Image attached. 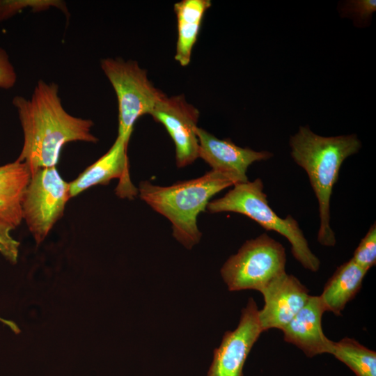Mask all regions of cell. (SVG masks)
Masks as SVG:
<instances>
[{
    "label": "cell",
    "mask_w": 376,
    "mask_h": 376,
    "mask_svg": "<svg viewBox=\"0 0 376 376\" xmlns=\"http://www.w3.org/2000/svg\"><path fill=\"white\" fill-rule=\"evenodd\" d=\"M376 10L375 0L349 1L341 9V13L345 16L352 17L357 24L367 23L370 19L372 14Z\"/></svg>",
    "instance_id": "obj_20"
},
{
    "label": "cell",
    "mask_w": 376,
    "mask_h": 376,
    "mask_svg": "<svg viewBox=\"0 0 376 376\" xmlns=\"http://www.w3.org/2000/svg\"><path fill=\"white\" fill-rule=\"evenodd\" d=\"M31 178V171L24 162L16 160L0 166L1 222L13 228L20 224L22 200Z\"/></svg>",
    "instance_id": "obj_14"
},
{
    "label": "cell",
    "mask_w": 376,
    "mask_h": 376,
    "mask_svg": "<svg viewBox=\"0 0 376 376\" xmlns=\"http://www.w3.org/2000/svg\"><path fill=\"white\" fill-rule=\"evenodd\" d=\"M196 134L198 157L208 164L212 170L229 177L235 185L249 181L246 172L251 164L267 160L273 156L268 151H255L237 146L229 139H219L198 126Z\"/></svg>",
    "instance_id": "obj_10"
},
{
    "label": "cell",
    "mask_w": 376,
    "mask_h": 376,
    "mask_svg": "<svg viewBox=\"0 0 376 376\" xmlns=\"http://www.w3.org/2000/svg\"><path fill=\"white\" fill-rule=\"evenodd\" d=\"M16 108L24 134L17 161L29 166L31 175L38 170L55 167L63 146L81 141L96 143L91 133L93 123L68 113L62 105L56 84L40 80L31 97L15 96Z\"/></svg>",
    "instance_id": "obj_1"
},
{
    "label": "cell",
    "mask_w": 376,
    "mask_h": 376,
    "mask_svg": "<svg viewBox=\"0 0 376 376\" xmlns=\"http://www.w3.org/2000/svg\"><path fill=\"white\" fill-rule=\"evenodd\" d=\"M211 4L210 0H182L174 4L178 24L175 59L182 66L190 62L202 20Z\"/></svg>",
    "instance_id": "obj_16"
},
{
    "label": "cell",
    "mask_w": 376,
    "mask_h": 376,
    "mask_svg": "<svg viewBox=\"0 0 376 376\" xmlns=\"http://www.w3.org/2000/svg\"><path fill=\"white\" fill-rule=\"evenodd\" d=\"M70 186L55 167L38 170L31 175L25 190L22 218L37 243L46 237L54 224L63 216L70 199Z\"/></svg>",
    "instance_id": "obj_7"
},
{
    "label": "cell",
    "mask_w": 376,
    "mask_h": 376,
    "mask_svg": "<svg viewBox=\"0 0 376 376\" xmlns=\"http://www.w3.org/2000/svg\"><path fill=\"white\" fill-rule=\"evenodd\" d=\"M352 259L361 267L368 271L376 263V225L374 223L361 239Z\"/></svg>",
    "instance_id": "obj_19"
},
{
    "label": "cell",
    "mask_w": 376,
    "mask_h": 376,
    "mask_svg": "<svg viewBox=\"0 0 376 376\" xmlns=\"http://www.w3.org/2000/svg\"><path fill=\"white\" fill-rule=\"evenodd\" d=\"M326 312L320 296L310 295L305 305L281 330L285 341L299 348L308 357L331 354L334 342L322 328V318Z\"/></svg>",
    "instance_id": "obj_13"
},
{
    "label": "cell",
    "mask_w": 376,
    "mask_h": 376,
    "mask_svg": "<svg viewBox=\"0 0 376 376\" xmlns=\"http://www.w3.org/2000/svg\"><path fill=\"white\" fill-rule=\"evenodd\" d=\"M221 198L210 201L207 209L211 213L232 212L245 215L267 230L284 236L291 244L294 258L306 269L317 272L319 258L311 251L298 222L288 214L280 217L269 206L260 178L233 185Z\"/></svg>",
    "instance_id": "obj_4"
},
{
    "label": "cell",
    "mask_w": 376,
    "mask_h": 376,
    "mask_svg": "<svg viewBox=\"0 0 376 376\" xmlns=\"http://www.w3.org/2000/svg\"><path fill=\"white\" fill-rule=\"evenodd\" d=\"M128 143L118 136L110 149L95 163L88 166L75 180L69 183L70 197H73L96 185L108 183L118 178L116 194L132 199L138 193L129 175Z\"/></svg>",
    "instance_id": "obj_12"
},
{
    "label": "cell",
    "mask_w": 376,
    "mask_h": 376,
    "mask_svg": "<svg viewBox=\"0 0 376 376\" xmlns=\"http://www.w3.org/2000/svg\"><path fill=\"white\" fill-rule=\"evenodd\" d=\"M162 123L175 146L178 167L192 164L198 157V141L196 128L198 110L188 103L183 95L162 97L150 114Z\"/></svg>",
    "instance_id": "obj_9"
},
{
    "label": "cell",
    "mask_w": 376,
    "mask_h": 376,
    "mask_svg": "<svg viewBox=\"0 0 376 376\" xmlns=\"http://www.w3.org/2000/svg\"><path fill=\"white\" fill-rule=\"evenodd\" d=\"M17 75L7 52L0 47V88L9 89L14 86Z\"/></svg>",
    "instance_id": "obj_22"
},
{
    "label": "cell",
    "mask_w": 376,
    "mask_h": 376,
    "mask_svg": "<svg viewBox=\"0 0 376 376\" xmlns=\"http://www.w3.org/2000/svg\"><path fill=\"white\" fill-rule=\"evenodd\" d=\"M234 185L227 175L211 170L200 178L168 187L141 182L138 192L143 201L170 221L173 237L190 249L201 237L197 226L199 214L212 196Z\"/></svg>",
    "instance_id": "obj_3"
},
{
    "label": "cell",
    "mask_w": 376,
    "mask_h": 376,
    "mask_svg": "<svg viewBox=\"0 0 376 376\" xmlns=\"http://www.w3.org/2000/svg\"><path fill=\"white\" fill-rule=\"evenodd\" d=\"M291 157L309 178L318 202L320 228L318 241L323 246H333L336 237L330 225V200L343 162L356 154L361 143L354 134L322 136L308 126H300L290 139Z\"/></svg>",
    "instance_id": "obj_2"
},
{
    "label": "cell",
    "mask_w": 376,
    "mask_h": 376,
    "mask_svg": "<svg viewBox=\"0 0 376 376\" xmlns=\"http://www.w3.org/2000/svg\"><path fill=\"white\" fill-rule=\"evenodd\" d=\"M254 299H249L234 331H226L219 347L214 350L207 376H243L246 358L263 332Z\"/></svg>",
    "instance_id": "obj_8"
},
{
    "label": "cell",
    "mask_w": 376,
    "mask_h": 376,
    "mask_svg": "<svg viewBox=\"0 0 376 376\" xmlns=\"http://www.w3.org/2000/svg\"><path fill=\"white\" fill-rule=\"evenodd\" d=\"M286 254L283 245L267 233L246 241L221 269L230 291L260 292L285 272Z\"/></svg>",
    "instance_id": "obj_5"
},
{
    "label": "cell",
    "mask_w": 376,
    "mask_h": 376,
    "mask_svg": "<svg viewBox=\"0 0 376 376\" xmlns=\"http://www.w3.org/2000/svg\"><path fill=\"white\" fill-rule=\"evenodd\" d=\"M265 305L259 311L263 331L281 329L305 305L310 295L308 288L293 275L282 274L260 292Z\"/></svg>",
    "instance_id": "obj_11"
},
{
    "label": "cell",
    "mask_w": 376,
    "mask_h": 376,
    "mask_svg": "<svg viewBox=\"0 0 376 376\" xmlns=\"http://www.w3.org/2000/svg\"><path fill=\"white\" fill-rule=\"evenodd\" d=\"M13 229L10 226L0 221V252L10 262L15 263L19 243L10 235Z\"/></svg>",
    "instance_id": "obj_21"
},
{
    "label": "cell",
    "mask_w": 376,
    "mask_h": 376,
    "mask_svg": "<svg viewBox=\"0 0 376 376\" xmlns=\"http://www.w3.org/2000/svg\"><path fill=\"white\" fill-rule=\"evenodd\" d=\"M331 354L345 364L356 376H376V352L354 338L334 342Z\"/></svg>",
    "instance_id": "obj_17"
},
{
    "label": "cell",
    "mask_w": 376,
    "mask_h": 376,
    "mask_svg": "<svg viewBox=\"0 0 376 376\" xmlns=\"http://www.w3.org/2000/svg\"><path fill=\"white\" fill-rule=\"evenodd\" d=\"M367 272L352 258L337 267L320 295L326 311L340 315L346 304L360 290Z\"/></svg>",
    "instance_id": "obj_15"
},
{
    "label": "cell",
    "mask_w": 376,
    "mask_h": 376,
    "mask_svg": "<svg viewBox=\"0 0 376 376\" xmlns=\"http://www.w3.org/2000/svg\"><path fill=\"white\" fill-rule=\"evenodd\" d=\"M26 6L33 7L35 11L48 9L50 6H56L65 13L67 10L64 3L59 1L0 0V21L10 18L21 11Z\"/></svg>",
    "instance_id": "obj_18"
},
{
    "label": "cell",
    "mask_w": 376,
    "mask_h": 376,
    "mask_svg": "<svg viewBox=\"0 0 376 376\" xmlns=\"http://www.w3.org/2000/svg\"><path fill=\"white\" fill-rule=\"evenodd\" d=\"M100 65L118 99V136L128 143L135 122L150 115L165 94L152 84L146 71L136 61L107 58L102 59Z\"/></svg>",
    "instance_id": "obj_6"
}]
</instances>
